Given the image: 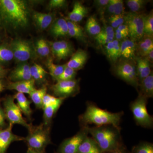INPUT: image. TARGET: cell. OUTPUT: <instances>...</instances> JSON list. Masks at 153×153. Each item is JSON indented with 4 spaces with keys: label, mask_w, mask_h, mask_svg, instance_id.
Masks as SVG:
<instances>
[{
    "label": "cell",
    "mask_w": 153,
    "mask_h": 153,
    "mask_svg": "<svg viewBox=\"0 0 153 153\" xmlns=\"http://www.w3.org/2000/svg\"><path fill=\"white\" fill-rule=\"evenodd\" d=\"M29 10L26 2L22 0H0V20L14 28L27 25Z\"/></svg>",
    "instance_id": "cell-1"
},
{
    "label": "cell",
    "mask_w": 153,
    "mask_h": 153,
    "mask_svg": "<svg viewBox=\"0 0 153 153\" xmlns=\"http://www.w3.org/2000/svg\"><path fill=\"white\" fill-rule=\"evenodd\" d=\"M123 114V112H109L90 103L88 104L85 112L79 116V120L82 127L94 124L95 126H112L120 129V125Z\"/></svg>",
    "instance_id": "cell-2"
},
{
    "label": "cell",
    "mask_w": 153,
    "mask_h": 153,
    "mask_svg": "<svg viewBox=\"0 0 153 153\" xmlns=\"http://www.w3.org/2000/svg\"><path fill=\"white\" fill-rule=\"evenodd\" d=\"M88 131L103 153L117 150L125 146L120 128L112 126H88Z\"/></svg>",
    "instance_id": "cell-3"
},
{
    "label": "cell",
    "mask_w": 153,
    "mask_h": 153,
    "mask_svg": "<svg viewBox=\"0 0 153 153\" xmlns=\"http://www.w3.org/2000/svg\"><path fill=\"white\" fill-rule=\"evenodd\" d=\"M50 129V127L44 125L43 123L38 126L32 125L28 129L27 136L25 137L24 140L28 148L40 152H45L47 146L51 143Z\"/></svg>",
    "instance_id": "cell-4"
},
{
    "label": "cell",
    "mask_w": 153,
    "mask_h": 153,
    "mask_svg": "<svg viewBox=\"0 0 153 153\" xmlns=\"http://www.w3.org/2000/svg\"><path fill=\"white\" fill-rule=\"evenodd\" d=\"M147 101L146 97L139 94L136 99L131 103L130 109L137 125L149 128L153 127V117L148 112Z\"/></svg>",
    "instance_id": "cell-5"
},
{
    "label": "cell",
    "mask_w": 153,
    "mask_h": 153,
    "mask_svg": "<svg viewBox=\"0 0 153 153\" xmlns=\"http://www.w3.org/2000/svg\"><path fill=\"white\" fill-rule=\"evenodd\" d=\"M115 74L120 79L135 88L138 87L139 81L134 60H125L120 62L115 68Z\"/></svg>",
    "instance_id": "cell-6"
},
{
    "label": "cell",
    "mask_w": 153,
    "mask_h": 153,
    "mask_svg": "<svg viewBox=\"0 0 153 153\" xmlns=\"http://www.w3.org/2000/svg\"><path fill=\"white\" fill-rule=\"evenodd\" d=\"M125 24L128 29L130 39L137 42L144 36V24L146 16L140 13L132 12L125 14Z\"/></svg>",
    "instance_id": "cell-7"
},
{
    "label": "cell",
    "mask_w": 153,
    "mask_h": 153,
    "mask_svg": "<svg viewBox=\"0 0 153 153\" xmlns=\"http://www.w3.org/2000/svg\"><path fill=\"white\" fill-rule=\"evenodd\" d=\"M4 112L6 118L8 120L9 123L13 125L19 124L25 127L28 130L32 125L27 123L22 116L21 110L15 102L13 96H9L4 101Z\"/></svg>",
    "instance_id": "cell-8"
},
{
    "label": "cell",
    "mask_w": 153,
    "mask_h": 153,
    "mask_svg": "<svg viewBox=\"0 0 153 153\" xmlns=\"http://www.w3.org/2000/svg\"><path fill=\"white\" fill-rule=\"evenodd\" d=\"M79 80L74 79L66 81H57L51 88L54 95L57 97L66 99L76 95L79 90Z\"/></svg>",
    "instance_id": "cell-9"
},
{
    "label": "cell",
    "mask_w": 153,
    "mask_h": 153,
    "mask_svg": "<svg viewBox=\"0 0 153 153\" xmlns=\"http://www.w3.org/2000/svg\"><path fill=\"white\" fill-rule=\"evenodd\" d=\"M89 126L82 127L76 134L62 142L56 153H76L79 145L88 136Z\"/></svg>",
    "instance_id": "cell-10"
},
{
    "label": "cell",
    "mask_w": 153,
    "mask_h": 153,
    "mask_svg": "<svg viewBox=\"0 0 153 153\" xmlns=\"http://www.w3.org/2000/svg\"><path fill=\"white\" fill-rule=\"evenodd\" d=\"M10 48L14 57L19 62H24L31 58L32 49L30 44L22 40H16L11 43Z\"/></svg>",
    "instance_id": "cell-11"
},
{
    "label": "cell",
    "mask_w": 153,
    "mask_h": 153,
    "mask_svg": "<svg viewBox=\"0 0 153 153\" xmlns=\"http://www.w3.org/2000/svg\"><path fill=\"white\" fill-rule=\"evenodd\" d=\"M13 125L9 123L7 128L0 129V153H6L12 143L25 140V137L19 136L13 132Z\"/></svg>",
    "instance_id": "cell-12"
},
{
    "label": "cell",
    "mask_w": 153,
    "mask_h": 153,
    "mask_svg": "<svg viewBox=\"0 0 153 153\" xmlns=\"http://www.w3.org/2000/svg\"><path fill=\"white\" fill-rule=\"evenodd\" d=\"M51 49L53 55L58 60H64L73 54V49L69 42L59 41L51 44Z\"/></svg>",
    "instance_id": "cell-13"
},
{
    "label": "cell",
    "mask_w": 153,
    "mask_h": 153,
    "mask_svg": "<svg viewBox=\"0 0 153 153\" xmlns=\"http://www.w3.org/2000/svg\"><path fill=\"white\" fill-rule=\"evenodd\" d=\"M88 59L87 52L83 49H79L72 54L70 60L66 65L67 67L76 71L83 68Z\"/></svg>",
    "instance_id": "cell-14"
},
{
    "label": "cell",
    "mask_w": 153,
    "mask_h": 153,
    "mask_svg": "<svg viewBox=\"0 0 153 153\" xmlns=\"http://www.w3.org/2000/svg\"><path fill=\"white\" fill-rule=\"evenodd\" d=\"M11 82L28 80L32 79L30 71V66L27 63L19 64L9 75Z\"/></svg>",
    "instance_id": "cell-15"
},
{
    "label": "cell",
    "mask_w": 153,
    "mask_h": 153,
    "mask_svg": "<svg viewBox=\"0 0 153 153\" xmlns=\"http://www.w3.org/2000/svg\"><path fill=\"white\" fill-rule=\"evenodd\" d=\"M137 42L126 38L120 42L121 57L125 60H134L136 57Z\"/></svg>",
    "instance_id": "cell-16"
},
{
    "label": "cell",
    "mask_w": 153,
    "mask_h": 153,
    "mask_svg": "<svg viewBox=\"0 0 153 153\" xmlns=\"http://www.w3.org/2000/svg\"><path fill=\"white\" fill-rule=\"evenodd\" d=\"M35 81L33 79L28 80L10 82L7 86V89L16 90L19 93L30 94L34 89Z\"/></svg>",
    "instance_id": "cell-17"
},
{
    "label": "cell",
    "mask_w": 153,
    "mask_h": 153,
    "mask_svg": "<svg viewBox=\"0 0 153 153\" xmlns=\"http://www.w3.org/2000/svg\"><path fill=\"white\" fill-rule=\"evenodd\" d=\"M88 13V9L79 1L74 3L73 10L68 14L69 21L77 23L81 22Z\"/></svg>",
    "instance_id": "cell-18"
},
{
    "label": "cell",
    "mask_w": 153,
    "mask_h": 153,
    "mask_svg": "<svg viewBox=\"0 0 153 153\" xmlns=\"http://www.w3.org/2000/svg\"><path fill=\"white\" fill-rule=\"evenodd\" d=\"M134 60L136 64L137 74L140 82L152 73L151 63L144 57L136 56Z\"/></svg>",
    "instance_id": "cell-19"
},
{
    "label": "cell",
    "mask_w": 153,
    "mask_h": 153,
    "mask_svg": "<svg viewBox=\"0 0 153 153\" xmlns=\"http://www.w3.org/2000/svg\"><path fill=\"white\" fill-rule=\"evenodd\" d=\"M101 149L93 138L88 136L83 140L76 153H102Z\"/></svg>",
    "instance_id": "cell-20"
},
{
    "label": "cell",
    "mask_w": 153,
    "mask_h": 153,
    "mask_svg": "<svg viewBox=\"0 0 153 153\" xmlns=\"http://www.w3.org/2000/svg\"><path fill=\"white\" fill-rule=\"evenodd\" d=\"M105 46L107 57L112 63H115L121 57L120 42L114 39Z\"/></svg>",
    "instance_id": "cell-21"
},
{
    "label": "cell",
    "mask_w": 153,
    "mask_h": 153,
    "mask_svg": "<svg viewBox=\"0 0 153 153\" xmlns=\"http://www.w3.org/2000/svg\"><path fill=\"white\" fill-rule=\"evenodd\" d=\"M13 97L16 100L17 105L22 113L29 119L31 120L33 113V111L30 107V104L32 103L31 100H28L24 94L19 92H17Z\"/></svg>",
    "instance_id": "cell-22"
},
{
    "label": "cell",
    "mask_w": 153,
    "mask_h": 153,
    "mask_svg": "<svg viewBox=\"0 0 153 153\" xmlns=\"http://www.w3.org/2000/svg\"><path fill=\"white\" fill-rule=\"evenodd\" d=\"M114 29L111 26L102 28L99 34L94 37L96 43L100 46H105L114 39Z\"/></svg>",
    "instance_id": "cell-23"
},
{
    "label": "cell",
    "mask_w": 153,
    "mask_h": 153,
    "mask_svg": "<svg viewBox=\"0 0 153 153\" xmlns=\"http://www.w3.org/2000/svg\"><path fill=\"white\" fill-rule=\"evenodd\" d=\"M152 50L153 37L144 36L137 43L136 54L138 57H144Z\"/></svg>",
    "instance_id": "cell-24"
},
{
    "label": "cell",
    "mask_w": 153,
    "mask_h": 153,
    "mask_svg": "<svg viewBox=\"0 0 153 153\" xmlns=\"http://www.w3.org/2000/svg\"><path fill=\"white\" fill-rule=\"evenodd\" d=\"M139 94L147 98H152L153 97V74L152 72L150 75L139 82Z\"/></svg>",
    "instance_id": "cell-25"
},
{
    "label": "cell",
    "mask_w": 153,
    "mask_h": 153,
    "mask_svg": "<svg viewBox=\"0 0 153 153\" xmlns=\"http://www.w3.org/2000/svg\"><path fill=\"white\" fill-rule=\"evenodd\" d=\"M68 27V35L70 37L76 38L79 41L85 42L86 37L84 29L77 23L67 21Z\"/></svg>",
    "instance_id": "cell-26"
},
{
    "label": "cell",
    "mask_w": 153,
    "mask_h": 153,
    "mask_svg": "<svg viewBox=\"0 0 153 153\" xmlns=\"http://www.w3.org/2000/svg\"><path fill=\"white\" fill-rule=\"evenodd\" d=\"M33 18L38 27L43 30L47 29L51 25L53 16L52 14L35 12L33 14Z\"/></svg>",
    "instance_id": "cell-27"
},
{
    "label": "cell",
    "mask_w": 153,
    "mask_h": 153,
    "mask_svg": "<svg viewBox=\"0 0 153 153\" xmlns=\"http://www.w3.org/2000/svg\"><path fill=\"white\" fill-rule=\"evenodd\" d=\"M51 32L55 37H63L68 35L67 21L63 19H58L52 25Z\"/></svg>",
    "instance_id": "cell-28"
},
{
    "label": "cell",
    "mask_w": 153,
    "mask_h": 153,
    "mask_svg": "<svg viewBox=\"0 0 153 153\" xmlns=\"http://www.w3.org/2000/svg\"><path fill=\"white\" fill-rule=\"evenodd\" d=\"M47 86L44 85L39 89L36 88L29 94L32 102L34 103L37 108H42L43 99L47 94Z\"/></svg>",
    "instance_id": "cell-29"
},
{
    "label": "cell",
    "mask_w": 153,
    "mask_h": 153,
    "mask_svg": "<svg viewBox=\"0 0 153 153\" xmlns=\"http://www.w3.org/2000/svg\"><path fill=\"white\" fill-rule=\"evenodd\" d=\"M105 11L111 16L124 15V7L122 0H109Z\"/></svg>",
    "instance_id": "cell-30"
},
{
    "label": "cell",
    "mask_w": 153,
    "mask_h": 153,
    "mask_svg": "<svg viewBox=\"0 0 153 153\" xmlns=\"http://www.w3.org/2000/svg\"><path fill=\"white\" fill-rule=\"evenodd\" d=\"M30 71L32 79L35 82H44L46 75L48 74V72L42 66L36 63L30 66Z\"/></svg>",
    "instance_id": "cell-31"
},
{
    "label": "cell",
    "mask_w": 153,
    "mask_h": 153,
    "mask_svg": "<svg viewBox=\"0 0 153 153\" xmlns=\"http://www.w3.org/2000/svg\"><path fill=\"white\" fill-rule=\"evenodd\" d=\"M62 104H57L49 106L44 107L42 108L44 111L43 119L44 124L47 126L50 127L52 118L56 114Z\"/></svg>",
    "instance_id": "cell-32"
},
{
    "label": "cell",
    "mask_w": 153,
    "mask_h": 153,
    "mask_svg": "<svg viewBox=\"0 0 153 153\" xmlns=\"http://www.w3.org/2000/svg\"><path fill=\"white\" fill-rule=\"evenodd\" d=\"M101 30V26L95 16H91L88 19L85 30L90 36L95 37L99 34Z\"/></svg>",
    "instance_id": "cell-33"
},
{
    "label": "cell",
    "mask_w": 153,
    "mask_h": 153,
    "mask_svg": "<svg viewBox=\"0 0 153 153\" xmlns=\"http://www.w3.org/2000/svg\"><path fill=\"white\" fill-rule=\"evenodd\" d=\"M47 66L49 69V74L52 78L57 80V78L63 73L64 68L66 67V64L64 65H57L53 63L52 59H49L47 62Z\"/></svg>",
    "instance_id": "cell-34"
},
{
    "label": "cell",
    "mask_w": 153,
    "mask_h": 153,
    "mask_svg": "<svg viewBox=\"0 0 153 153\" xmlns=\"http://www.w3.org/2000/svg\"><path fill=\"white\" fill-rule=\"evenodd\" d=\"M148 2L145 0H128L126 1V3L132 13H139L144 8Z\"/></svg>",
    "instance_id": "cell-35"
},
{
    "label": "cell",
    "mask_w": 153,
    "mask_h": 153,
    "mask_svg": "<svg viewBox=\"0 0 153 153\" xmlns=\"http://www.w3.org/2000/svg\"><path fill=\"white\" fill-rule=\"evenodd\" d=\"M130 153H153V144L147 142H140L134 146Z\"/></svg>",
    "instance_id": "cell-36"
},
{
    "label": "cell",
    "mask_w": 153,
    "mask_h": 153,
    "mask_svg": "<svg viewBox=\"0 0 153 153\" xmlns=\"http://www.w3.org/2000/svg\"><path fill=\"white\" fill-rule=\"evenodd\" d=\"M144 36L153 37V10L146 16L144 24Z\"/></svg>",
    "instance_id": "cell-37"
},
{
    "label": "cell",
    "mask_w": 153,
    "mask_h": 153,
    "mask_svg": "<svg viewBox=\"0 0 153 153\" xmlns=\"http://www.w3.org/2000/svg\"><path fill=\"white\" fill-rule=\"evenodd\" d=\"M36 50L38 55L42 57H46L50 54V49L49 45L47 41L42 38L37 41Z\"/></svg>",
    "instance_id": "cell-38"
},
{
    "label": "cell",
    "mask_w": 153,
    "mask_h": 153,
    "mask_svg": "<svg viewBox=\"0 0 153 153\" xmlns=\"http://www.w3.org/2000/svg\"><path fill=\"white\" fill-rule=\"evenodd\" d=\"M14 56L10 47L4 45L0 46V62H8L12 60Z\"/></svg>",
    "instance_id": "cell-39"
},
{
    "label": "cell",
    "mask_w": 153,
    "mask_h": 153,
    "mask_svg": "<svg viewBox=\"0 0 153 153\" xmlns=\"http://www.w3.org/2000/svg\"><path fill=\"white\" fill-rule=\"evenodd\" d=\"M65 98L57 97L47 94L44 97L43 100V108L44 107L57 104H62Z\"/></svg>",
    "instance_id": "cell-40"
},
{
    "label": "cell",
    "mask_w": 153,
    "mask_h": 153,
    "mask_svg": "<svg viewBox=\"0 0 153 153\" xmlns=\"http://www.w3.org/2000/svg\"><path fill=\"white\" fill-rule=\"evenodd\" d=\"M76 75V71L74 69H72L66 66L64 68L63 73L60 76L57 78V81H66L75 79Z\"/></svg>",
    "instance_id": "cell-41"
},
{
    "label": "cell",
    "mask_w": 153,
    "mask_h": 153,
    "mask_svg": "<svg viewBox=\"0 0 153 153\" xmlns=\"http://www.w3.org/2000/svg\"><path fill=\"white\" fill-rule=\"evenodd\" d=\"M124 15H112L108 18L111 27L114 29H117L120 25L125 24Z\"/></svg>",
    "instance_id": "cell-42"
},
{
    "label": "cell",
    "mask_w": 153,
    "mask_h": 153,
    "mask_svg": "<svg viewBox=\"0 0 153 153\" xmlns=\"http://www.w3.org/2000/svg\"><path fill=\"white\" fill-rule=\"evenodd\" d=\"M109 2V0H95L94 1V5L97 10L101 13L105 11Z\"/></svg>",
    "instance_id": "cell-43"
},
{
    "label": "cell",
    "mask_w": 153,
    "mask_h": 153,
    "mask_svg": "<svg viewBox=\"0 0 153 153\" xmlns=\"http://www.w3.org/2000/svg\"><path fill=\"white\" fill-rule=\"evenodd\" d=\"M65 0H51L49 2V7L51 8H60L66 6Z\"/></svg>",
    "instance_id": "cell-44"
},
{
    "label": "cell",
    "mask_w": 153,
    "mask_h": 153,
    "mask_svg": "<svg viewBox=\"0 0 153 153\" xmlns=\"http://www.w3.org/2000/svg\"><path fill=\"white\" fill-rule=\"evenodd\" d=\"M6 119L4 111L0 107V127H2L5 125Z\"/></svg>",
    "instance_id": "cell-45"
},
{
    "label": "cell",
    "mask_w": 153,
    "mask_h": 153,
    "mask_svg": "<svg viewBox=\"0 0 153 153\" xmlns=\"http://www.w3.org/2000/svg\"><path fill=\"white\" fill-rule=\"evenodd\" d=\"M116 29L119 30L120 31L122 32V33L127 34L129 36L128 27L127 26L126 24H124L123 25H120Z\"/></svg>",
    "instance_id": "cell-46"
},
{
    "label": "cell",
    "mask_w": 153,
    "mask_h": 153,
    "mask_svg": "<svg viewBox=\"0 0 153 153\" xmlns=\"http://www.w3.org/2000/svg\"><path fill=\"white\" fill-rule=\"evenodd\" d=\"M7 72V69L4 68L0 64V79H2L6 76Z\"/></svg>",
    "instance_id": "cell-47"
},
{
    "label": "cell",
    "mask_w": 153,
    "mask_h": 153,
    "mask_svg": "<svg viewBox=\"0 0 153 153\" xmlns=\"http://www.w3.org/2000/svg\"><path fill=\"white\" fill-rule=\"evenodd\" d=\"M102 153H130L129 152L125 146L124 147L117 150L112 151V152H103Z\"/></svg>",
    "instance_id": "cell-48"
},
{
    "label": "cell",
    "mask_w": 153,
    "mask_h": 153,
    "mask_svg": "<svg viewBox=\"0 0 153 153\" xmlns=\"http://www.w3.org/2000/svg\"><path fill=\"white\" fill-rule=\"evenodd\" d=\"M144 57L146 58L151 64L152 63L153 61V50L149 52L147 55Z\"/></svg>",
    "instance_id": "cell-49"
},
{
    "label": "cell",
    "mask_w": 153,
    "mask_h": 153,
    "mask_svg": "<svg viewBox=\"0 0 153 153\" xmlns=\"http://www.w3.org/2000/svg\"><path fill=\"white\" fill-rule=\"evenodd\" d=\"M26 153H46L45 152H40V151L35 150L32 149L28 148L27 151Z\"/></svg>",
    "instance_id": "cell-50"
},
{
    "label": "cell",
    "mask_w": 153,
    "mask_h": 153,
    "mask_svg": "<svg viewBox=\"0 0 153 153\" xmlns=\"http://www.w3.org/2000/svg\"><path fill=\"white\" fill-rule=\"evenodd\" d=\"M5 86L4 82H3L1 79H0V93L4 89Z\"/></svg>",
    "instance_id": "cell-51"
}]
</instances>
